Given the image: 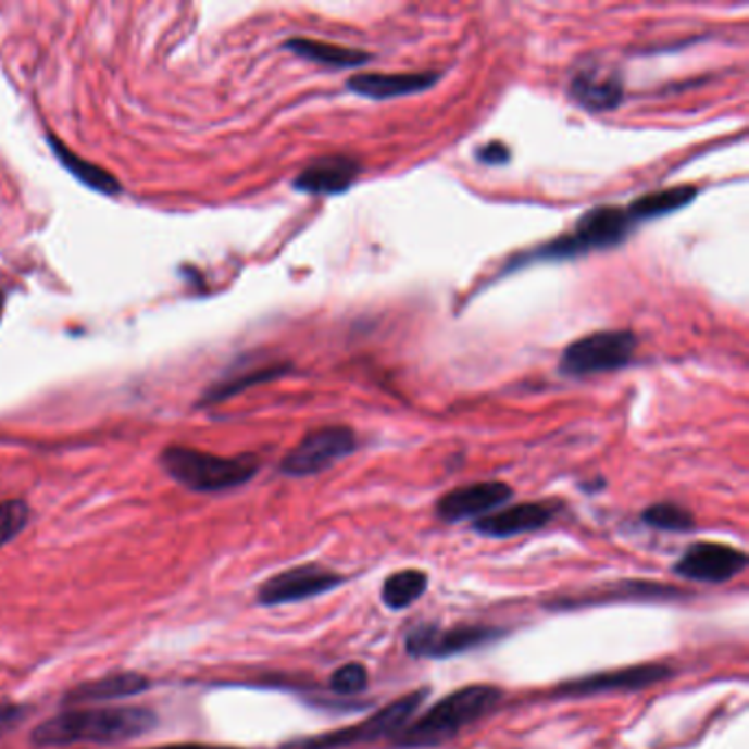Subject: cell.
Masks as SVG:
<instances>
[{"label":"cell","mask_w":749,"mask_h":749,"mask_svg":"<svg viewBox=\"0 0 749 749\" xmlns=\"http://www.w3.org/2000/svg\"><path fill=\"white\" fill-rule=\"evenodd\" d=\"M157 725V716L146 708H92L66 710L47 719L32 732L38 747H64L75 742L113 745L143 736Z\"/></svg>","instance_id":"obj_1"},{"label":"cell","mask_w":749,"mask_h":749,"mask_svg":"<svg viewBox=\"0 0 749 749\" xmlns=\"http://www.w3.org/2000/svg\"><path fill=\"white\" fill-rule=\"evenodd\" d=\"M503 699V690L490 684H471L453 690L426 710L415 721H409L389 742L396 749H429L455 738L464 727L490 714Z\"/></svg>","instance_id":"obj_2"},{"label":"cell","mask_w":749,"mask_h":749,"mask_svg":"<svg viewBox=\"0 0 749 749\" xmlns=\"http://www.w3.org/2000/svg\"><path fill=\"white\" fill-rule=\"evenodd\" d=\"M635 227L637 223L633 221L626 207L602 204V207L587 209L578 219L574 232L559 236L537 249L516 253L514 258L505 262L501 273L519 271L523 266L537 264V262H563V260L583 258L591 251L615 249L635 232Z\"/></svg>","instance_id":"obj_3"},{"label":"cell","mask_w":749,"mask_h":749,"mask_svg":"<svg viewBox=\"0 0 749 749\" xmlns=\"http://www.w3.org/2000/svg\"><path fill=\"white\" fill-rule=\"evenodd\" d=\"M159 462L174 482L194 492H223L245 486L262 466L260 458L253 453L223 458L180 445L167 447Z\"/></svg>","instance_id":"obj_4"},{"label":"cell","mask_w":749,"mask_h":749,"mask_svg":"<svg viewBox=\"0 0 749 749\" xmlns=\"http://www.w3.org/2000/svg\"><path fill=\"white\" fill-rule=\"evenodd\" d=\"M426 695H429V688L413 690V692H409V695L387 703L385 708H380L378 712L370 714L361 723L335 729L330 734H319V736L301 738L297 742L286 745L284 749H344V747H352V745H359V742H372V740H380V738H391L413 719V714L426 701Z\"/></svg>","instance_id":"obj_5"},{"label":"cell","mask_w":749,"mask_h":749,"mask_svg":"<svg viewBox=\"0 0 749 749\" xmlns=\"http://www.w3.org/2000/svg\"><path fill=\"white\" fill-rule=\"evenodd\" d=\"M637 350L633 330H600L570 344L559 361V372L570 378L596 376L626 367Z\"/></svg>","instance_id":"obj_6"},{"label":"cell","mask_w":749,"mask_h":749,"mask_svg":"<svg viewBox=\"0 0 749 749\" xmlns=\"http://www.w3.org/2000/svg\"><path fill=\"white\" fill-rule=\"evenodd\" d=\"M359 449V438L348 424H328L308 432L282 460L279 471L288 477H310L333 469Z\"/></svg>","instance_id":"obj_7"},{"label":"cell","mask_w":749,"mask_h":749,"mask_svg":"<svg viewBox=\"0 0 749 749\" xmlns=\"http://www.w3.org/2000/svg\"><path fill=\"white\" fill-rule=\"evenodd\" d=\"M503 635V628L484 624H460L451 628H442L438 624H420L407 633L404 651L415 660H447L490 645V641Z\"/></svg>","instance_id":"obj_8"},{"label":"cell","mask_w":749,"mask_h":749,"mask_svg":"<svg viewBox=\"0 0 749 749\" xmlns=\"http://www.w3.org/2000/svg\"><path fill=\"white\" fill-rule=\"evenodd\" d=\"M675 675V671L666 664H633L624 669L602 671L594 675H585L581 679H570L557 686L554 697L581 699V697H596L607 692H637L651 688L660 682H666Z\"/></svg>","instance_id":"obj_9"},{"label":"cell","mask_w":749,"mask_h":749,"mask_svg":"<svg viewBox=\"0 0 749 749\" xmlns=\"http://www.w3.org/2000/svg\"><path fill=\"white\" fill-rule=\"evenodd\" d=\"M346 583V576L326 570L321 565L308 563L297 565L290 570H284L275 576H271L260 589H258V602L262 607H279L290 602H301L310 598H319L328 591H335Z\"/></svg>","instance_id":"obj_10"},{"label":"cell","mask_w":749,"mask_h":749,"mask_svg":"<svg viewBox=\"0 0 749 749\" xmlns=\"http://www.w3.org/2000/svg\"><path fill=\"white\" fill-rule=\"evenodd\" d=\"M747 567V554L738 548L712 541L692 544L673 565V572L686 581L721 585Z\"/></svg>","instance_id":"obj_11"},{"label":"cell","mask_w":749,"mask_h":749,"mask_svg":"<svg viewBox=\"0 0 749 749\" xmlns=\"http://www.w3.org/2000/svg\"><path fill=\"white\" fill-rule=\"evenodd\" d=\"M514 490L505 482H475L445 492L436 503V514L445 523L482 519L512 499Z\"/></svg>","instance_id":"obj_12"},{"label":"cell","mask_w":749,"mask_h":749,"mask_svg":"<svg viewBox=\"0 0 749 749\" xmlns=\"http://www.w3.org/2000/svg\"><path fill=\"white\" fill-rule=\"evenodd\" d=\"M559 503L525 501L495 510L473 523V527L488 539H512L516 534H529L554 521Z\"/></svg>","instance_id":"obj_13"},{"label":"cell","mask_w":749,"mask_h":749,"mask_svg":"<svg viewBox=\"0 0 749 749\" xmlns=\"http://www.w3.org/2000/svg\"><path fill=\"white\" fill-rule=\"evenodd\" d=\"M442 79L440 71H413V73H354L348 77L346 88L359 97L372 101H387L409 97L434 88Z\"/></svg>","instance_id":"obj_14"},{"label":"cell","mask_w":749,"mask_h":749,"mask_svg":"<svg viewBox=\"0 0 749 749\" xmlns=\"http://www.w3.org/2000/svg\"><path fill=\"white\" fill-rule=\"evenodd\" d=\"M361 174V161L348 154H328L308 163L292 187L310 196H339L346 194Z\"/></svg>","instance_id":"obj_15"},{"label":"cell","mask_w":749,"mask_h":749,"mask_svg":"<svg viewBox=\"0 0 749 749\" xmlns=\"http://www.w3.org/2000/svg\"><path fill=\"white\" fill-rule=\"evenodd\" d=\"M567 95L574 103L589 113L615 111L624 101V79L617 71L589 66L572 75Z\"/></svg>","instance_id":"obj_16"},{"label":"cell","mask_w":749,"mask_h":749,"mask_svg":"<svg viewBox=\"0 0 749 749\" xmlns=\"http://www.w3.org/2000/svg\"><path fill=\"white\" fill-rule=\"evenodd\" d=\"M152 684L146 675L139 673H115L105 675L95 682L79 684L71 688L64 697L66 706H82V703H101V701H113V699H124L139 695L148 690Z\"/></svg>","instance_id":"obj_17"},{"label":"cell","mask_w":749,"mask_h":749,"mask_svg":"<svg viewBox=\"0 0 749 749\" xmlns=\"http://www.w3.org/2000/svg\"><path fill=\"white\" fill-rule=\"evenodd\" d=\"M284 49H288L292 55H297L305 62H312L319 66H328V68H359V66L374 60V55L370 51L350 49V47L314 40V38H303V36L288 38L284 42Z\"/></svg>","instance_id":"obj_18"},{"label":"cell","mask_w":749,"mask_h":749,"mask_svg":"<svg viewBox=\"0 0 749 749\" xmlns=\"http://www.w3.org/2000/svg\"><path fill=\"white\" fill-rule=\"evenodd\" d=\"M697 196H699V187L677 185V187H666L660 191L639 196L626 209L633 216V221L641 225V223H651V221L671 216V213L688 207Z\"/></svg>","instance_id":"obj_19"},{"label":"cell","mask_w":749,"mask_h":749,"mask_svg":"<svg viewBox=\"0 0 749 749\" xmlns=\"http://www.w3.org/2000/svg\"><path fill=\"white\" fill-rule=\"evenodd\" d=\"M49 139V148L53 150L55 159L60 161V165L71 172L79 183H84L86 187L99 191V194H109V196H117L122 191V183L111 174L105 172L103 167L82 159L77 152H73L62 139L47 135Z\"/></svg>","instance_id":"obj_20"},{"label":"cell","mask_w":749,"mask_h":749,"mask_svg":"<svg viewBox=\"0 0 749 749\" xmlns=\"http://www.w3.org/2000/svg\"><path fill=\"white\" fill-rule=\"evenodd\" d=\"M292 370V363L288 361H262V363H249L240 372L227 374L221 383L211 385V389L204 394V402H219L227 400L253 385L269 383L273 378H279Z\"/></svg>","instance_id":"obj_21"},{"label":"cell","mask_w":749,"mask_h":749,"mask_svg":"<svg viewBox=\"0 0 749 749\" xmlns=\"http://www.w3.org/2000/svg\"><path fill=\"white\" fill-rule=\"evenodd\" d=\"M429 587V576L422 570H400L385 578L380 589V600L391 611H402L420 600Z\"/></svg>","instance_id":"obj_22"},{"label":"cell","mask_w":749,"mask_h":749,"mask_svg":"<svg viewBox=\"0 0 749 749\" xmlns=\"http://www.w3.org/2000/svg\"><path fill=\"white\" fill-rule=\"evenodd\" d=\"M641 523L662 532H688L695 527V514L675 501H660L641 512Z\"/></svg>","instance_id":"obj_23"},{"label":"cell","mask_w":749,"mask_h":749,"mask_svg":"<svg viewBox=\"0 0 749 749\" xmlns=\"http://www.w3.org/2000/svg\"><path fill=\"white\" fill-rule=\"evenodd\" d=\"M32 510L23 499L0 501V546L14 541L27 527Z\"/></svg>","instance_id":"obj_24"},{"label":"cell","mask_w":749,"mask_h":749,"mask_svg":"<svg viewBox=\"0 0 749 749\" xmlns=\"http://www.w3.org/2000/svg\"><path fill=\"white\" fill-rule=\"evenodd\" d=\"M367 688V669L363 664H344L330 675V690L341 697L359 695Z\"/></svg>","instance_id":"obj_25"},{"label":"cell","mask_w":749,"mask_h":749,"mask_svg":"<svg viewBox=\"0 0 749 749\" xmlns=\"http://www.w3.org/2000/svg\"><path fill=\"white\" fill-rule=\"evenodd\" d=\"M475 159L484 165H508L512 159V150L503 141H490L475 150Z\"/></svg>","instance_id":"obj_26"},{"label":"cell","mask_w":749,"mask_h":749,"mask_svg":"<svg viewBox=\"0 0 749 749\" xmlns=\"http://www.w3.org/2000/svg\"><path fill=\"white\" fill-rule=\"evenodd\" d=\"M25 708L23 706H12V703H0V736L12 732L23 719H25Z\"/></svg>","instance_id":"obj_27"},{"label":"cell","mask_w":749,"mask_h":749,"mask_svg":"<svg viewBox=\"0 0 749 749\" xmlns=\"http://www.w3.org/2000/svg\"><path fill=\"white\" fill-rule=\"evenodd\" d=\"M152 749H238V747H225V745H207V742H176V745H161Z\"/></svg>","instance_id":"obj_28"},{"label":"cell","mask_w":749,"mask_h":749,"mask_svg":"<svg viewBox=\"0 0 749 749\" xmlns=\"http://www.w3.org/2000/svg\"><path fill=\"white\" fill-rule=\"evenodd\" d=\"M3 305H5V297L0 292V316H3Z\"/></svg>","instance_id":"obj_29"}]
</instances>
